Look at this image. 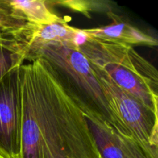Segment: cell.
Segmentation results:
<instances>
[{
    "label": "cell",
    "instance_id": "7",
    "mask_svg": "<svg viewBox=\"0 0 158 158\" xmlns=\"http://www.w3.org/2000/svg\"><path fill=\"white\" fill-rule=\"evenodd\" d=\"M63 17L56 23L47 25L26 23L10 34L19 43L24 53V60L29 62L40 59L43 47L54 43L78 46L81 29L68 24L69 19Z\"/></svg>",
    "mask_w": 158,
    "mask_h": 158
},
{
    "label": "cell",
    "instance_id": "2",
    "mask_svg": "<svg viewBox=\"0 0 158 158\" xmlns=\"http://www.w3.org/2000/svg\"><path fill=\"white\" fill-rule=\"evenodd\" d=\"M40 58L47 62L62 87L86 118L132 138L110 107L90 63L78 46L61 43L49 44L43 48Z\"/></svg>",
    "mask_w": 158,
    "mask_h": 158
},
{
    "label": "cell",
    "instance_id": "5",
    "mask_svg": "<svg viewBox=\"0 0 158 158\" xmlns=\"http://www.w3.org/2000/svg\"><path fill=\"white\" fill-rule=\"evenodd\" d=\"M21 116L19 158H43L41 114L32 63L19 69Z\"/></svg>",
    "mask_w": 158,
    "mask_h": 158
},
{
    "label": "cell",
    "instance_id": "9",
    "mask_svg": "<svg viewBox=\"0 0 158 158\" xmlns=\"http://www.w3.org/2000/svg\"><path fill=\"white\" fill-rule=\"evenodd\" d=\"M97 151L101 158H135L124 136L110 127L86 118Z\"/></svg>",
    "mask_w": 158,
    "mask_h": 158
},
{
    "label": "cell",
    "instance_id": "15",
    "mask_svg": "<svg viewBox=\"0 0 158 158\" xmlns=\"http://www.w3.org/2000/svg\"><path fill=\"white\" fill-rule=\"evenodd\" d=\"M0 158H11L9 157V154L2 149V148H0Z\"/></svg>",
    "mask_w": 158,
    "mask_h": 158
},
{
    "label": "cell",
    "instance_id": "13",
    "mask_svg": "<svg viewBox=\"0 0 158 158\" xmlns=\"http://www.w3.org/2000/svg\"><path fill=\"white\" fill-rule=\"evenodd\" d=\"M25 24L26 23L14 19L10 15L9 9L5 6L3 0H0V31L11 34Z\"/></svg>",
    "mask_w": 158,
    "mask_h": 158
},
{
    "label": "cell",
    "instance_id": "3",
    "mask_svg": "<svg viewBox=\"0 0 158 158\" xmlns=\"http://www.w3.org/2000/svg\"><path fill=\"white\" fill-rule=\"evenodd\" d=\"M78 48L119 87L158 113L157 70L134 47L94 40L81 29Z\"/></svg>",
    "mask_w": 158,
    "mask_h": 158
},
{
    "label": "cell",
    "instance_id": "6",
    "mask_svg": "<svg viewBox=\"0 0 158 158\" xmlns=\"http://www.w3.org/2000/svg\"><path fill=\"white\" fill-rule=\"evenodd\" d=\"M19 69H14L0 81V148L11 158L19 155Z\"/></svg>",
    "mask_w": 158,
    "mask_h": 158
},
{
    "label": "cell",
    "instance_id": "12",
    "mask_svg": "<svg viewBox=\"0 0 158 158\" xmlns=\"http://www.w3.org/2000/svg\"><path fill=\"white\" fill-rule=\"evenodd\" d=\"M50 4H56L68 8L74 12H80L87 17H90V12H110V6L108 2L87 1V0H70V1L49 2Z\"/></svg>",
    "mask_w": 158,
    "mask_h": 158
},
{
    "label": "cell",
    "instance_id": "8",
    "mask_svg": "<svg viewBox=\"0 0 158 158\" xmlns=\"http://www.w3.org/2000/svg\"><path fill=\"white\" fill-rule=\"evenodd\" d=\"M107 14L113 19L112 23L107 26L82 29L83 33L94 40L132 47L140 46L148 47L157 46V40L154 36L123 20L121 17L113 13L112 11L107 12Z\"/></svg>",
    "mask_w": 158,
    "mask_h": 158
},
{
    "label": "cell",
    "instance_id": "10",
    "mask_svg": "<svg viewBox=\"0 0 158 158\" xmlns=\"http://www.w3.org/2000/svg\"><path fill=\"white\" fill-rule=\"evenodd\" d=\"M10 15L19 22L47 25L61 19L48 6L45 0H3Z\"/></svg>",
    "mask_w": 158,
    "mask_h": 158
},
{
    "label": "cell",
    "instance_id": "14",
    "mask_svg": "<svg viewBox=\"0 0 158 158\" xmlns=\"http://www.w3.org/2000/svg\"><path fill=\"white\" fill-rule=\"evenodd\" d=\"M124 138L135 158H158V156L153 155L152 154L149 153L148 151H145L141 146H140L132 138L127 137H124Z\"/></svg>",
    "mask_w": 158,
    "mask_h": 158
},
{
    "label": "cell",
    "instance_id": "1",
    "mask_svg": "<svg viewBox=\"0 0 158 158\" xmlns=\"http://www.w3.org/2000/svg\"><path fill=\"white\" fill-rule=\"evenodd\" d=\"M41 114L43 158H101L84 114L46 60L32 62Z\"/></svg>",
    "mask_w": 158,
    "mask_h": 158
},
{
    "label": "cell",
    "instance_id": "11",
    "mask_svg": "<svg viewBox=\"0 0 158 158\" xmlns=\"http://www.w3.org/2000/svg\"><path fill=\"white\" fill-rule=\"evenodd\" d=\"M24 53L15 39L0 31V81L7 73L23 65Z\"/></svg>",
    "mask_w": 158,
    "mask_h": 158
},
{
    "label": "cell",
    "instance_id": "4",
    "mask_svg": "<svg viewBox=\"0 0 158 158\" xmlns=\"http://www.w3.org/2000/svg\"><path fill=\"white\" fill-rule=\"evenodd\" d=\"M91 66L110 107L131 133L133 140L145 151L158 156V113L123 90L100 68Z\"/></svg>",
    "mask_w": 158,
    "mask_h": 158
}]
</instances>
